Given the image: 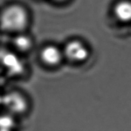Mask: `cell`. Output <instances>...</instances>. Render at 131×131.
<instances>
[{"label": "cell", "instance_id": "8", "mask_svg": "<svg viewBox=\"0 0 131 131\" xmlns=\"http://www.w3.org/2000/svg\"><path fill=\"white\" fill-rule=\"evenodd\" d=\"M3 92L0 90V109L3 108Z\"/></svg>", "mask_w": 131, "mask_h": 131}, {"label": "cell", "instance_id": "1", "mask_svg": "<svg viewBox=\"0 0 131 131\" xmlns=\"http://www.w3.org/2000/svg\"><path fill=\"white\" fill-rule=\"evenodd\" d=\"M32 15L29 9L18 3H11L0 8V31L10 36L29 30Z\"/></svg>", "mask_w": 131, "mask_h": 131}, {"label": "cell", "instance_id": "9", "mask_svg": "<svg viewBox=\"0 0 131 131\" xmlns=\"http://www.w3.org/2000/svg\"><path fill=\"white\" fill-rule=\"evenodd\" d=\"M54 2L57 3H63L67 2L68 0H52Z\"/></svg>", "mask_w": 131, "mask_h": 131}, {"label": "cell", "instance_id": "4", "mask_svg": "<svg viewBox=\"0 0 131 131\" xmlns=\"http://www.w3.org/2000/svg\"><path fill=\"white\" fill-rule=\"evenodd\" d=\"M65 62L80 65L88 61L92 51L89 45L80 38H71L63 45Z\"/></svg>", "mask_w": 131, "mask_h": 131}, {"label": "cell", "instance_id": "2", "mask_svg": "<svg viewBox=\"0 0 131 131\" xmlns=\"http://www.w3.org/2000/svg\"><path fill=\"white\" fill-rule=\"evenodd\" d=\"M26 57L14 51L9 45L0 46V69L11 78H25L29 72Z\"/></svg>", "mask_w": 131, "mask_h": 131}, {"label": "cell", "instance_id": "6", "mask_svg": "<svg viewBox=\"0 0 131 131\" xmlns=\"http://www.w3.org/2000/svg\"><path fill=\"white\" fill-rule=\"evenodd\" d=\"M10 47L17 54L26 57L32 52L35 47V38L29 31H23L10 36Z\"/></svg>", "mask_w": 131, "mask_h": 131}, {"label": "cell", "instance_id": "7", "mask_svg": "<svg viewBox=\"0 0 131 131\" xmlns=\"http://www.w3.org/2000/svg\"><path fill=\"white\" fill-rule=\"evenodd\" d=\"M111 14L119 24H131V0H119L115 3L111 9Z\"/></svg>", "mask_w": 131, "mask_h": 131}, {"label": "cell", "instance_id": "3", "mask_svg": "<svg viewBox=\"0 0 131 131\" xmlns=\"http://www.w3.org/2000/svg\"><path fill=\"white\" fill-rule=\"evenodd\" d=\"M31 108L29 97L19 89H11L3 93V110L12 116L26 115Z\"/></svg>", "mask_w": 131, "mask_h": 131}, {"label": "cell", "instance_id": "5", "mask_svg": "<svg viewBox=\"0 0 131 131\" xmlns=\"http://www.w3.org/2000/svg\"><path fill=\"white\" fill-rule=\"evenodd\" d=\"M38 59L42 66L50 70L58 69L65 63L62 46L50 42L40 48Z\"/></svg>", "mask_w": 131, "mask_h": 131}]
</instances>
